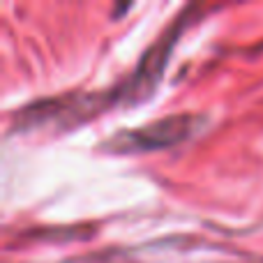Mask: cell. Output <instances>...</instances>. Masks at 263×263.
<instances>
[{
  "mask_svg": "<svg viewBox=\"0 0 263 263\" xmlns=\"http://www.w3.org/2000/svg\"><path fill=\"white\" fill-rule=\"evenodd\" d=\"M199 116H171V118L157 120L153 125L132 129V132H120L118 136L109 139V150L111 153H141V150H155V148H166V145L180 143L182 139L196 132L201 125Z\"/></svg>",
  "mask_w": 263,
  "mask_h": 263,
  "instance_id": "cell-1",
  "label": "cell"
}]
</instances>
